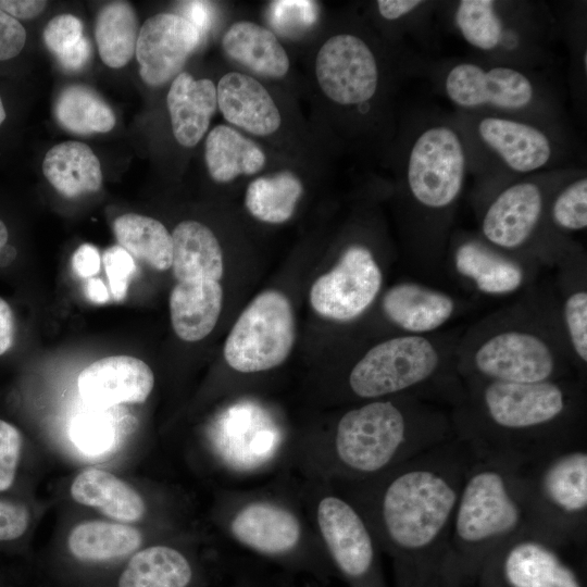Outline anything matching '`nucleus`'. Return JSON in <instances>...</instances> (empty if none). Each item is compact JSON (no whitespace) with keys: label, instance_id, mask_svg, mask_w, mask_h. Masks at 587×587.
Returning a JSON list of instances; mask_svg holds the SVG:
<instances>
[{"label":"nucleus","instance_id":"1","mask_svg":"<svg viewBox=\"0 0 587 587\" xmlns=\"http://www.w3.org/2000/svg\"><path fill=\"white\" fill-rule=\"evenodd\" d=\"M476 454L459 437L403 462L380 498L389 541L415 559L445 555L458 497Z\"/></svg>","mask_w":587,"mask_h":587},{"label":"nucleus","instance_id":"2","mask_svg":"<svg viewBox=\"0 0 587 587\" xmlns=\"http://www.w3.org/2000/svg\"><path fill=\"white\" fill-rule=\"evenodd\" d=\"M526 534L549 537L519 467L476 455L458 497L445 555L494 553Z\"/></svg>","mask_w":587,"mask_h":587},{"label":"nucleus","instance_id":"3","mask_svg":"<svg viewBox=\"0 0 587 587\" xmlns=\"http://www.w3.org/2000/svg\"><path fill=\"white\" fill-rule=\"evenodd\" d=\"M482 403L495 432L470 446L476 455L519 466L564 449L545 435L567 410L566 392L557 383L489 380Z\"/></svg>","mask_w":587,"mask_h":587},{"label":"nucleus","instance_id":"4","mask_svg":"<svg viewBox=\"0 0 587 587\" xmlns=\"http://www.w3.org/2000/svg\"><path fill=\"white\" fill-rule=\"evenodd\" d=\"M444 428L413 426L394 402L377 400L346 412L335 435L336 453L348 469L378 473L453 439Z\"/></svg>","mask_w":587,"mask_h":587},{"label":"nucleus","instance_id":"5","mask_svg":"<svg viewBox=\"0 0 587 587\" xmlns=\"http://www.w3.org/2000/svg\"><path fill=\"white\" fill-rule=\"evenodd\" d=\"M517 467L546 534L565 544L585 539L587 450L582 444Z\"/></svg>","mask_w":587,"mask_h":587},{"label":"nucleus","instance_id":"6","mask_svg":"<svg viewBox=\"0 0 587 587\" xmlns=\"http://www.w3.org/2000/svg\"><path fill=\"white\" fill-rule=\"evenodd\" d=\"M296 337L289 299L270 289L259 294L241 312L225 345L227 364L241 373L271 370L289 355Z\"/></svg>","mask_w":587,"mask_h":587},{"label":"nucleus","instance_id":"7","mask_svg":"<svg viewBox=\"0 0 587 587\" xmlns=\"http://www.w3.org/2000/svg\"><path fill=\"white\" fill-rule=\"evenodd\" d=\"M466 151L459 133L433 124L419 133L407 162V184L413 199L429 210H442L460 196L466 174Z\"/></svg>","mask_w":587,"mask_h":587},{"label":"nucleus","instance_id":"8","mask_svg":"<svg viewBox=\"0 0 587 587\" xmlns=\"http://www.w3.org/2000/svg\"><path fill=\"white\" fill-rule=\"evenodd\" d=\"M439 357L421 336H402L370 349L353 366L349 386L361 398H378L416 387L436 372Z\"/></svg>","mask_w":587,"mask_h":587},{"label":"nucleus","instance_id":"9","mask_svg":"<svg viewBox=\"0 0 587 587\" xmlns=\"http://www.w3.org/2000/svg\"><path fill=\"white\" fill-rule=\"evenodd\" d=\"M383 282L372 252L360 245L347 248L338 263L320 276L310 289V303L323 317L348 322L360 316L375 300Z\"/></svg>","mask_w":587,"mask_h":587},{"label":"nucleus","instance_id":"10","mask_svg":"<svg viewBox=\"0 0 587 587\" xmlns=\"http://www.w3.org/2000/svg\"><path fill=\"white\" fill-rule=\"evenodd\" d=\"M323 92L341 105H359L377 91L379 72L374 53L360 37L339 34L328 38L315 60Z\"/></svg>","mask_w":587,"mask_h":587},{"label":"nucleus","instance_id":"11","mask_svg":"<svg viewBox=\"0 0 587 587\" xmlns=\"http://www.w3.org/2000/svg\"><path fill=\"white\" fill-rule=\"evenodd\" d=\"M445 92L462 109H498L522 111L535 99L533 82L521 71L509 66L483 67L462 62L446 74Z\"/></svg>","mask_w":587,"mask_h":587},{"label":"nucleus","instance_id":"12","mask_svg":"<svg viewBox=\"0 0 587 587\" xmlns=\"http://www.w3.org/2000/svg\"><path fill=\"white\" fill-rule=\"evenodd\" d=\"M201 39L198 29L174 13H159L143 23L136 42L141 79L159 87L174 79Z\"/></svg>","mask_w":587,"mask_h":587},{"label":"nucleus","instance_id":"13","mask_svg":"<svg viewBox=\"0 0 587 587\" xmlns=\"http://www.w3.org/2000/svg\"><path fill=\"white\" fill-rule=\"evenodd\" d=\"M474 362L478 372L490 380L510 383L550 380L555 366L544 340L517 330L489 338L476 351Z\"/></svg>","mask_w":587,"mask_h":587},{"label":"nucleus","instance_id":"14","mask_svg":"<svg viewBox=\"0 0 587 587\" xmlns=\"http://www.w3.org/2000/svg\"><path fill=\"white\" fill-rule=\"evenodd\" d=\"M552 538L526 534L494 553L501 558L502 577L508 587H583L574 570L564 561Z\"/></svg>","mask_w":587,"mask_h":587},{"label":"nucleus","instance_id":"15","mask_svg":"<svg viewBox=\"0 0 587 587\" xmlns=\"http://www.w3.org/2000/svg\"><path fill=\"white\" fill-rule=\"evenodd\" d=\"M317 523L338 567L350 577L365 575L374 561V544L358 511L347 501L327 496L319 503Z\"/></svg>","mask_w":587,"mask_h":587},{"label":"nucleus","instance_id":"16","mask_svg":"<svg viewBox=\"0 0 587 587\" xmlns=\"http://www.w3.org/2000/svg\"><path fill=\"white\" fill-rule=\"evenodd\" d=\"M154 385L149 365L134 357L112 355L97 360L78 375L79 395L98 405L141 403Z\"/></svg>","mask_w":587,"mask_h":587},{"label":"nucleus","instance_id":"17","mask_svg":"<svg viewBox=\"0 0 587 587\" xmlns=\"http://www.w3.org/2000/svg\"><path fill=\"white\" fill-rule=\"evenodd\" d=\"M542 191L534 182H520L501 191L487 209L483 234L497 247L514 249L532 235L541 216Z\"/></svg>","mask_w":587,"mask_h":587},{"label":"nucleus","instance_id":"18","mask_svg":"<svg viewBox=\"0 0 587 587\" xmlns=\"http://www.w3.org/2000/svg\"><path fill=\"white\" fill-rule=\"evenodd\" d=\"M477 134L505 166L516 173L540 170L552 158V143L547 134L522 121L485 116L477 124Z\"/></svg>","mask_w":587,"mask_h":587},{"label":"nucleus","instance_id":"19","mask_svg":"<svg viewBox=\"0 0 587 587\" xmlns=\"http://www.w3.org/2000/svg\"><path fill=\"white\" fill-rule=\"evenodd\" d=\"M217 107L225 120L243 130L267 136L275 133L282 116L264 86L252 76L229 72L216 87Z\"/></svg>","mask_w":587,"mask_h":587},{"label":"nucleus","instance_id":"20","mask_svg":"<svg viewBox=\"0 0 587 587\" xmlns=\"http://www.w3.org/2000/svg\"><path fill=\"white\" fill-rule=\"evenodd\" d=\"M172 130L183 147L196 146L207 133L217 108L216 87L208 78L195 79L180 72L166 96Z\"/></svg>","mask_w":587,"mask_h":587},{"label":"nucleus","instance_id":"21","mask_svg":"<svg viewBox=\"0 0 587 587\" xmlns=\"http://www.w3.org/2000/svg\"><path fill=\"white\" fill-rule=\"evenodd\" d=\"M230 530L242 545L267 554L290 551L301 536L300 523L291 512L266 502L242 508L233 519Z\"/></svg>","mask_w":587,"mask_h":587},{"label":"nucleus","instance_id":"22","mask_svg":"<svg viewBox=\"0 0 587 587\" xmlns=\"http://www.w3.org/2000/svg\"><path fill=\"white\" fill-rule=\"evenodd\" d=\"M223 289L218 282H178L170 295L171 323L185 341H199L215 327L221 314Z\"/></svg>","mask_w":587,"mask_h":587},{"label":"nucleus","instance_id":"23","mask_svg":"<svg viewBox=\"0 0 587 587\" xmlns=\"http://www.w3.org/2000/svg\"><path fill=\"white\" fill-rule=\"evenodd\" d=\"M172 268L177 282H218L223 253L213 232L197 221H184L172 233Z\"/></svg>","mask_w":587,"mask_h":587},{"label":"nucleus","instance_id":"24","mask_svg":"<svg viewBox=\"0 0 587 587\" xmlns=\"http://www.w3.org/2000/svg\"><path fill=\"white\" fill-rule=\"evenodd\" d=\"M383 310L396 325L412 333L434 330L453 313V300L423 286L403 283L391 287L383 298Z\"/></svg>","mask_w":587,"mask_h":587},{"label":"nucleus","instance_id":"25","mask_svg":"<svg viewBox=\"0 0 587 587\" xmlns=\"http://www.w3.org/2000/svg\"><path fill=\"white\" fill-rule=\"evenodd\" d=\"M222 46L230 59L261 76L280 78L289 70L284 47L271 30L257 23H234L224 34Z\"/></svg>","mask_w":587,"mask_h":587},{"label":"nucleus","instance_id":"26","mask_svg":"<svg viewBox=\"0 0 587 587\" xmlns=\"http://www.w3.org/2000/svg\"><path fill=\"white\" fill-rule=\"evenodd\" d=\"M42 172L53 188L66 198L96 192L102 185L99 159L79 141H64L49 149Z\"/></svg>","mask_w":587,"mask_h":587},{"label":"nucleus","instance_id":"27","mask_svg":"<svg viewBox=\"0 0 587 587\" xmlns=\"http://www.w3.org/2000/svg\"><path fill=\"white\" fill-rule=\"evenodd\" d=\"M71 495L78 503L122 522L138 521L146 511L141 496L130 485L100 469L80 472L71 486Z\"/></svg>","mask_w":587,"mask_h":587},{"label":"nucleus","instance_id":"28","mask_svg":"<svg viewBox=\"0 0 587 587\" xmlns=\"http://www.w3.org/2000/svg\"><path fill=\"white\" fill-rule=\"evenodd\" d=\"M204 159L210 176L217 183L255 174L266 161L254 141L226 125L215 126L207 136Z\"/></svg>","mask_w":587,"mask_h":587},{"label":"nucleus","instance_id":"29","mask_svg":"<svg viewBox=\"0 0 587 587\" xmlns=\"http://www.w3.org/2000/svg\"><path fill=\"white\" fill-rule=\"evenodd\" d=\"M142 541L140 532L132 526L90 521L75 526L68 535L71 553L80 561L102 562L123 558Z\"/></svg>","mask_w":587,"mask_h":587},{"label":"nucleus","instance_id":"30","mask_svg":"<svg viewBox=\"0 0 587 587\" xmlns=\"http://www.w3.org/2000/svg\"><path fill=\"white\" fill-rule=\"evenodd\" d=\"M192 571L187 559L167 546L135 553L118 578V587H187Z\"/></svg>","mask_w":587,"mask_h":587},{"label":"nucleus","instance_id":"31","mask_svg":"<svg viewBox=\"0 0 587 587\" xmlns=\"http://www.w3.org/2000/svg\"><path fill=\"white\" fill-rule=\"evenodd\" d=\"M139 23L126 1L103 5L96 20L95 38L101 60L112 68L125 66L134 57Z\"/></svg>","mask_w":587,"mask_h":587},{"label":"nucleus","instance_id":"32","mask_svg":"<svg viewBox=\"0 0 587 587\" xmlns=\"http://www.w3.org/2000/svg\"><path fill=\"white\" fill-rule=\"evenodd\" d=\"M454 264L461 275L471 278L486 294L512 292L523 282V271L517 264L474 241L463 242L457 249Z\"/></svg>","mask_w":587,"mask_h":587},{"label":"nucleus","instance_id":"33","mask_svg":"<svg viewBox=\"0 0 587 587\" xmlns=\"http://www.w3.org/2000/svg\"><path fill=\"white\" fill-rule=\"evenodd\" d=\"M113 229L122 248L158 271L172 266L173 243L166 227L152 217L126 213L118 216Z\"/></svg>","mask_w":587,"mask_h":587},{"label":"nucleus","instance_id":"34","mask_svg":"<svg viewBox=\"0 0 587 587\" xmlns=\"http://www.w3.org/2000/svg\"><path fill=\"white\" fill-rule=\"evenodd\" d=\"M302 193L300 179L283 171L253 179L246 190L245 204L255 218L279 224L292 216Z\"/></svg>","mask_w":587,"mask_h":587},{"label":"nucleus","instance_id":"35","mask_svg":"<svg viewBox=\"0 0 587 587\" xmlns=\"http://www.w3.org/2000/svg\"><path fill=\"white\" fill-rule=\"evenodd\" d=\"M55 116L62 127L78 135L108 133L116 123L110 105L84 85H71L60 92Z\"/></svg>","mask_w":587,"mask_h":587},{"label":"nucleus","instance_id":"36","mask_svg":"<svg viewBox=\"0 0 587 587\" xmlns=\"http://www.w3.org/2000/svg\"><path fill=\"white\" fill-rule=\"evenodd\" d=\"M454 23L463 39L480 51L494 52L512 42L509 36L513 30L507 27L495 1H460L454 12Z\"/></svg>","mask_w":587,"mask_h":587},{"label":"nucleus","instance_id":"37","mask_svg":"<svg viewBox=\"0 0 587 587\" xmlns=\"http://www.w3.org/2000/svg\"><path fill=\"white\" fill-rule=\"evenodd\" d=\"M554 223L566 230H582L587 226V178L569 184L552 204Z\"/></svg>","mask_w":587,"mask_h":587},{"label":"nucleus","instance_id":"38","mask_svg":"<svg viewBox=\"0 0 587 587\" xmlns=\"http://www.w3.org/2000/svg\"><path fill=\"white\" fill-rule=\"evenodd\" d=\"M22 447L21 432L0 419V492L9 490L15 480Z\"/></svg>","mask_w":587,"mask_h":587},{"label":"nucleus","instance_id":"39","mask_svg":"<svg viewBox=\"0 0 587 587\" xmlns=\"http://www.w3.org/2000/svg\"><path fill=\"white\" fill-rule=\"evenodd\" d=\"M82 38L83 24L73 14L54 16L43 29L45 43L55 57L74 47Z\"/></svg>","mask_w":587,"mask_h":587},{"label":"nucleus","instance_id":"40","mask_svg":"<svg viewBox=\"0 0 587 587\" xmlns=\"http://www.w3.org/2000/svg\"><path fill=\"white\" fill-rule=\"evenodd\" d=\"M564 317L573 348L579 359L587 361V294H572L564 305Z\"/></svg>","mask_w":587,"mask_h":587},{"label":"nucleus","instance_id":"41","mask_svg":"<svg viewBox=\"0 0 587 587\" xmlns=\"http://www.w3.org/2000/svg\"><path fill=\"white\" fill-rule=\"evenodd\" d=\"M316 15V5L313 1H274L271 3L273 24L284 32L291 33L308 27L315 21Z\"/></svg>","mask_w":587,"mask_h":587},{"label":"nucleus","instance_id":"42","mask_svg":"<svg viewBox=\"0 0 587 587\" xmlns=\"http://www.w3.org/2000/svg\"><path fill=\"white\" fill-rule=\"evenodd\" d=\"M102 261L111 294L115 300H122L126 295L129 279L135 273L134 259L121 246H113L104 251Z\"/></svg>","mask_w":587,"mask_h":587},{"label":"nucleus","instance_id":"43","mask_svg":"<svg viewBox=\"0 0 587 587\" xmlns=\"http://www.w3.org/2000/svg\"><path fill=\"white\" fill-rule=\"evenodd\" d=\"M111 437L110 425L97 417L82 419L73 427V439L86 452L96 453L108 448Z\"/></svg>","mask_w":587,"mask_h":587},{"label":"nucleus","instance_id":"44","mask_svg":"<svg viewBox=\"0 0 587 587\" xmlns=\"http://www.w3.org/2000/svg\"><path fill=\"white\" fill-rule=\"evenodd\" d=\"M30 515L23 504L0 499V542L16 540L28 528Z\"/></svg>","mask_w":587,"mask_h":587},{"label":"nucleus","instance_id":"45","mask_svg":"<svg viewBox=\"0 0 587 587\" xmlns=\"http://www.w3.org/2000/svg\"><path fill=\"white\" fill-rule=\"evenodd\" d=\"M25 41L24 26L0 9V61L16 57L24 48Z\"/></svg>","mask_w":587,"mask_h":587},{"label":"nucleus","instance_id":"46","mask_svg":"<svg viewBox=\"0 0 587 587\" xmlns=\"http://www.w3.org/2000/svg\"><path fill=\"white\" fill-rule=\"evenodd\" d=\"M100 262L99 251L90 243L78 247L73 255L74 271L80 277L96 275L99 272Z\"/></svg>","mask_w":587,"mask_h":587},{"label":"nucleus","instance_id":"47","mask_svg":"<svg viewBox=\"0 0 587 587\" xmlns=\"http://www.w3.org/2000/svg\"><path fill=\"white\" fill-rule=\"evenodd\" d=\"M91 52L89 39L83 36L74 47L58 55L57 59L63 68L75 72L87 64L91 57Z\"/></svg>","mask_w":587,"mask_h":587},{"label":"nucleus","instance_id":"48","mask_svg":"<svg viewBox=\"0 0 587 587\" xmlns=\"http://www.w3.org/2000/svg\"><path fill=\"white\" fill-rule=\"evenodd\" d=\"M47 7L40 0H0V9L15 20H29L39 15Z\"/></svg>","mask_w":587,"mask_h":587},{"label":"nucleus","instance_id":"49","mask_svg":"<svg viewBox=\"0 0 587 587\" xmlns=\"http://www.w3.org/2000/svg\"><path fill=\"white\" fill-rule=\"evenodd\" d=\"M183 13L180 16L190 22L202 34L208 29L211 21L210 3L204 1L182 2Z\"/></svg>","mask_w":587,"mask_h":587},{"label":"nucleus","instance_id":"50","mask_svg":"<svg viewBox=\"0 0 587 587\" xmlns=\"http://www.w3.org/2000/svg\"><path fill=\"white\" fill-rule=\"evenodd\" d=\"M423 3L419 0H379L377 8L384 18L392 21L408 15Z\"/></svg>","mask_w":587,"mask_h":587},{"label":"nucleus","instance_id":"51","mask_svg":"<svg viewBox=\"0 0 587 587\" xmlns=\"http://www.w3.org/2000/svg\"><path fill=\"white\" fill-rule=\"evenodd\" d=\"M14 339V316L9 303L0 297V355L5 353Z\"/></svg>","mask_w":587,"mask_h":587},{"label":"nucleus","instance_id":"52","mask_svg":"<svg viewBox=\"0 0 587 587\" xmlns=\"http://www.w3.org/2000/svg\"><path fill=\"white\" fill-rule=\"evenodd\" d=\"M87 295L96 303H104L109 299V292L102 280L91 278L87 283Z\"/></svg>","mask_w":587,"mask_h":587},{"label":"nucleus","instance_id":"53","mask_svg":"<svg viewBox=\"0 0 587 587\" xmlns=\"http://www.w3.org/2000/svg\"><path fill=\"white\" fill-rule=\"evenodd\" d=\"M9 234L5 224L0 220V251L5 247Z\"/></svg>","mask_w":587,"mask_h":587},{"label":"nucleus","instance_id":"54","mask_svg":"<svg viewBox=\"0 0 587 587\" xmlns=\"http://www.w3.org/2000/svg\"><path fill=\"white\" fill-rule=\"evenodd\" d=\"M4 120H5V111H4L2 100L0 98V125L3 123Z\"/></svg>","mask_w":587,"mask_h":587}]
</instances>
